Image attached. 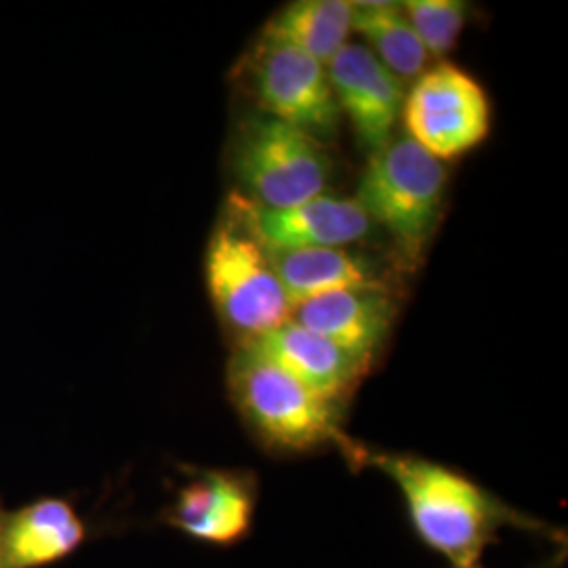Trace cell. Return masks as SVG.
I'll return each mask as SVG.
<instances>
[{"label":"cell","mask_w":568,"mask_h":568,"mask_svg":"<svg viewBox=\"0 0 568 568\" xmlns=\"http://www.w3.org/2000/svg\"><path fill=\"white\" fill-rule=\"evenodd\" d=\"M349 464L377 467L396 485L417 539L453 568L476 567L504 528L565 541L560 530L511 508L459 469L417 455L375 453L349 443Z\"/></svg>","instance_id":"cell-1"},{"label":"cell","mask_w":568,"mask_h":568,"mask_svg":"<svg viewBox=\"0 0 568 568\" xmlns=\"http://www.w3.org/2000/svg\"><path fill=\"white\" fill-rule=\"evenodd\" d=\"M227 392L244 426L272 453L345 450L352 443L339 424L342 406L318 398L248 345H241L230 358Z\"/></svg>","instance_id":"cell-2"},{"label":"cell","mask_w":568,"mask_h":568,"mask_svg":"<svg viewBox=\"0 0 568 568\" xmlns=\"http://www.w3.org/2000/svg\"><path fill=\"white\" fill-rule=\"evenodd\" d=\"M447 182L445 164L400 135L371 154L356 203L392 236L406 265H417L440 222Z\"/></svg>","instance_id":"cell-3"},{"label":"cell","mask_w":568,"mask_h":568,"mask_svg":"<svg viewBox=\"0 0 568 568\" xmlns=\"http://www.w3.org/2000/svg\"><path fill=\"white\" fill-rule=\"evenodd\" d=\"M232 164L244 199L264 209L316 199L333 175L325 143L262 112L239 124Z\"/></svg>","instance_id":"cell-4"},{"label":"cell","mask_w":568,"mask_h":568,"mask_svg":"<svg viewBox=\"0 0 568 568\" xmlns=\"http://www.w3.org/2000/svg\"><path fill=\"white\" fill-rule=\"evenodd\" d=\"M206 286L222 321L243 335L241 344L283 326L293 316L267 248L232 209L209 241Z\"/></svg>","instance_id":"cell-5"},{"label":"cell","mask_w":568,"mask_h":568,"mask_svg":"<svg viewBox=\"0 0 568 568\" xmlns=\"http://www.w3.org/2000/svg\"><path fill=\"white\" fill-rule=\"evenodd\" d=\"M400 121L413 142L447 163L487 140L493 105L476 77L453 61H438L410 82Z\"/></svg>","instance_id":"cell-6"},{"label":"cell","mask_w":568,"mask_h":568,"mask_svg":"<svg viewBox=\"0 0 568 568\" xmlns=\"http://www.w3.org/2000/svg\"><path fill=\"white\" fill-rule=\"evenodd\" d=\"M243 79L262 114L297 126L321 142L335 135L342 114L321 61L260 37L244 58Z\"/></svg>","instance_id":"cell-7"},{"label":"cell","mask_w":568,"mask_h":568,"mask_svg":"<svg viewBox=\"0 0 568 568\" xmlns=\"http://www.w3.org/2000/svg\"><path fill=\"white\" fill-rule=\"evenodd\" d=\"M260 504L257 476L244 469H204L178 493L163 520L185 537L215 548L244 541Z\"/></svg>","instance_id":"cell-8"},{"label":"cell","mask_w":568,"mask_h":568,"mask_svg":"<svg viewBox=\"0 0 568 568\" xmlns=\"http://www.w3.org/2000/svg\"><path fill=\"white\" fill-rule=\"evenodd\" d=\"M339 114L345 116L358 145L375 154L394 140L403 116L406 87L361 42H347L326 65Z\"/></svg>","instance_id":"cell-9"},{"label":"cell","mask_w":568,"mask_h":568,"mask_svg":"<svg viewBox=\"0 0 568 568\" xmlns=\"http://www.w3.org/2000/svg\"><path fill=\"white\" fill-rule=\"evenodd\" d=\"M230 209L267 251L345 248L371 232V220L356 199L321 194L288 209H264L241 194Z\"/></svg>","instance_id":"cell-10"},{"label":"cell","mask_w":568,"mask_h":568,"mask_svg":"<svg viewBox=\"0 0 568 568\" xmlns=\"http://www.w3.org/2000/svg\"><path fill=\"white\" fill-rule=\"evenodd\" d=\"M398 314L394 293L384 284H371L328 293L293 307L291 321L325 337L371 371L386 345Z\"/></svg>","instance_id":"cell-11"},{"label":"cell","mask_w":568,"mask_h":568,"mask_svg":"<svg viewBox=\"0 0 568 568\" xmlns=\"http://www.w3.org/2000/svg\"><path fill=\"white\" fill-rule=\"evenodd\" d=\"M241 345L260 352L318 398L335 406H344L368 373L344 349L293 321Z\"/></svg>","instance_id":"cell-12"},{"label":"cell","mask_w":568,"mask_h":568,"mask_svg":"<svg viewBox=\"0 0 568 568\" xmlns=\"http://www.w3.org/2000/svg\"><path fill=\"white\" fill-rule=\"evenodd\" d=\"M87 527L63 499H41L4 514L0 527V568H41L70 556Z\"/></svg>","instance_id":"cell-13"},{"label":"cell","mask_w":568,"mask_h":568,"mask_svg":"<svg viewBox=\"0 0 568 568\" xmlns=\"http://www.w3.org/2000/svg\"><path fill=\"white\" fill-rule=\"evenodd\" d=\"M291 307L328 293L384 284L371 262L347 248L267 251Z\"/></svg>","instance_id":"cell-14"},{"label":"cell","mask_w":568,"mask_h":568,"mask_svg":"<svg viewBox=\"0 0 568 568\" xmlns=\"http://www.w3.org/2000/svg\"><path fill=\"white\" fill-rule=\"evenodd\" d=\"M352 32V2L347 0H295L284 4L262 28V39L293 47L328 65Z\"/></svg>","instance_id":"cell-15"},{"label":"cell","mask_w":568,"mask_h":568,"mask_svg":"<svg viewBox=\"0 0 568 568\" xmlns=\"http://www.w3.org/2000/svg\"><path fill=\"white\" fill-rule=\"evenodd\" d=\"M352 30L366 49L403 84L429 68V53L415 34L400 2H352Z\"/></svg>","instance_id":"cell-16"},{"label":"cell","mask_w":568,"mask_h":568,"mask_svg":"<svg viewBox=\"0 0 568 568\" xmlns=\"http://www.w3.org/2000/svg\"><path fill=\"white\" fill-rule=\"evenodd\" d=\"M400 4L429 58L443 61L466 30L469 7L459 0H406Z\"/></svg>","instance_id":"cell-17"},{"label":"cell","mask_w":568,"mask_h":568,"mask_svg":"<svg viewBox=\"0 0 568 568\" xmlns=\"http://www.w3.org/2000/svg\"><path fill=\"white\" fill-rule=\"evenodd\" d=\"M565 554H567V549L560 548L556 551V556L554 558H549L546 562H541V565H537L535 568H560V565L565 562ZM469 568H483L480 565H476V567Z\"/></svg>","instance_id":"cell-18"},{"label":"cell","mask_w":568,"mask_h":568,"mask_svg":"<svg viewBox=\"0 0 568 568\" xmlns=\"http://www.w3.org/2000/svg\"><path fill=\"white\" fill-rule=\"evenodd\" d=\"M2 518H4V514H2V511H0V527H2Z\"/></svg>","instance_id":"cell-19"}]
</instances>
